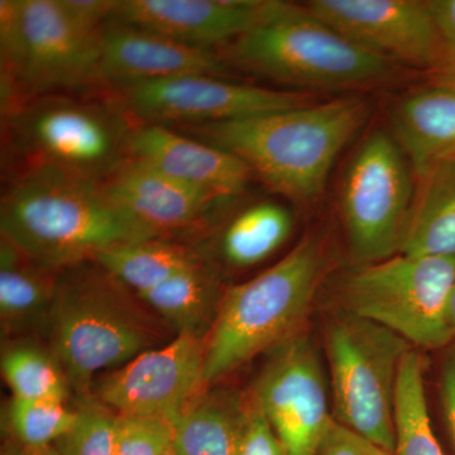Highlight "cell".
<instances>
[{
  "label": "cell",
  "instance_id": "obj_1",
  "mask_svg": "<svg viewBox=\"0 0 455 455\" xmlns=\"http://www.w3.org/2000/svg\"><path fill=\"white\" fill-rule=\"evenodd\" d=\"M0 232L57 271L121 245L163 238L114 202L106 182L52 169L11 175L0 203Z\"/></svg>",
  "mask_w": 455,
  "mask_h": 455
},
{
  "label": "cell",
  "instance_id": "obj_2",
  "mask_svg": "<svg viewBox=\"0 0 455 455\" xmlns=\"http://www.w3.org/2000/svg\"><path fill=\"white\" fill-rule=\"evenodd\" d=\"M368 114L363 99L347 97L176 130L236 156L277 193L309 203L324 190L338 155L363 127Z\"/></svg>",
  "mask_w": 455,
  "mask_h": 455
},
{
  "label": "cell",
  "instance_id": "obj_3",
  "mask_svg": "<svg viewBox=\"0 0 455 455\" xmlns=\"http://www.w3.org/2000/svg\"><path fill=\"white\" fill-rule=\"evenodd\" d=\"M95 260L60 269L46 331L70 387L89 396L97 373L119 368L160 343L139 296Z\"/></svg>",
  "mask_w": 455,
  "mask_h": 455
},
{
  "label": "cell",
  "instance_id": "obj_4",
  "mask_svg": "<svg viewBox=\"0 0 455 455\" xmlns=\"http://www.w3.org/2000/svg\"><path fill=\"white\" fill-rule=\"evenodd\" d=\"M137 124L109 92L41 95L2 119L3 158L11 175L52 169L106 181L130 158Z\"/></svg>",
  "mask_w": 455,
  "mask_h": 455
},
{
  "label": "cell",
  "instance_id": "obj_5",
  "mask_svg": "<svg viewBox=\"0 0 455 455\" xmlns=\"http://www.w3.org/2000/svg\"><path fill=\"white\" fill-rule=\"evenodd\" d=\"M324 266L319 239L307 235L259 276L223 293L205 338V387L300 334Z\"/></svg>",
  "mask_w": 455,
  "mask_h": 455
},
{
  "label": "cell",
  "instance_id": "obj_6",
  "mask_svg": "<svg viewBox=\"0 0 455 455\" xmlns=\"http://www.w3.org/2000/svg\"><path fill=\"white\" fill-rule=\"evenodd\" d=\"M228 65L300 89H352L390 80L394 62L317 20L305 5L271 2L251 31L221 47Z\"/></svg>",
  "mask_w": 455,
  "mask_h": 455
},
{
  "label": "cell",
  "instance_id": "obj_7",
  "mask_svg": "<svg viewBox=\"0 0 455 455\" xmlns=\"http://www.w3.org/2000/svg\"><path fill=\"white\" fill-rule=\"evenodd\" d=\"M325 341L334 420L394 454L398 373L411 346L346 310L331 320Z\"/></svg>",
  "mask_w": 455,
  "mask_h": 455
},
{
  "label": "cell",
  "instance_id": "obj_8",
  "mask_svg": "<svg viewBox=\"0 0 455 455\" xmlns=\"http://www.w3.org/2000/svg\"><path fill=\"white\" fill-rule=\"evenodd\" d=\"M455 259L396 254L362 265L341 287L344 310L394 331L410 346L439 349L455 339L449 305Z\"/></svg>",
  "mask_w": 455,
  "mask_h": 455
},
{
  "label": "cell",
  "instance_id": "obj_9",
  "mask_svg": "<svg viewBox=\"0 0 455 455\" xmlns=\"http://www.w3.org/2000/svg\"><path fill=\"white\" fill-rule=\"evenodd\" d=\"M410 167L397 140L383 131L370 134L347 166L341 218L350 253L361 266L403 251L415 196Z\"/></svg>",
  "mask_w": 455,
  "mask_h": 455
},
{
  "label": "cell",
  "instance_id": "obj_10",
  "mask_svg": "<svg viewBox=\"0 0 455 455\" xmlns=\"http://www.w3.org/2000/svg\"><path fill=\"white\" fill-rule=\"evenodd\" d=\"M139 124L191 127L239 121L311 104L302 92L188 75L109 92Z\"/></svg>",
  "mask_w": 455,
  "mask_h": 455
},
{
  "label": "cell",
  "instance_id": "obj_11",
  "mask_svg": "<svg viewBox=\"0 0 455 455\" xmlns=\"http://www.w3.org/2000/svg\"><path fill=\"white\" fill-rule=\"evenodd\" d=\"M205 339L176 335L94 385V397L118 415L160 419L173 425L202 396Z\"/></svg>",
  "mask_w": 455,
  "mask_h": 455
},
{
  "label": "cell",
  "instance_id": "obj_12",
  "mask_svg": "<svg viewBox=\"0 0 455 455\" xmlns=\"http://www.w3.org/2000/svg\"><path fill=\"white\" fill-rule=\"evenodd\" d=\"M251 396L268 419L286 455H316L333 416L313 341L299 334L272 353Z\"/></svg>",
  "mask_w": 455,
  "mask_h": 455
},
{
  "label": "cell",
  "instance_id": "obj_13",
  "mask_svg": "<svg viewBox=\"0 0 455 455\" xmlns=\"http://www.w3.org/2000/svg\"><path fill=\"white\" fill-rule=\"evenodd\" d=\"M20 88L25 103L41 95L101 92L100 33L74 26L57 0H20Z\"/></svg>",
  "mask_w": 455,
  "mask_h": 455
},
{
  "label": "cell",
  "instance_id": "obj_14",
  "mask_svg": "<svg viewBox=\"0 0 455 455\" xmlns=\"http://www.w3.org/2000/svg\"><path fill=\"white\" fill-rule=\"evenodd\" d=\"M305 8L371 52L394 64L440 68L442 36L430 2L310 0Z\"/></svg>",
  "mask_w": 455,
  "mask_h": 455
},
{
  "label": "cell",
  "instance_id": "obj_15",
  "mask_svg": "<svg viewBox=\"0 0 455 455\" xmlns=\"http://www.w3.org/2000/svg\"><path fill=\"white\" fill-rule=\"evenodd\" d=\"M220 51L188 46L157 33L109 20L100 32L99 84L116 92L188 75H227Z\"/></svg>",
  "mask_w": 455,
  "mask_h": 455
},
{
  "label": "cell",
  "instance_id": "obj_16",
  "mask_svg": "<svg viewBox=\"0 0 455 455\" xmlns=\"http://www.w3.org/2000/svg\"><path fill=\"white\" fill-rule=\"evenodd\" d=\"M272 0H118L110 20L188 46L212 49L251 31Z\"/></svg>",
  "mask_w": 455,
  "mask_h": 455
},
{
  "label": "cell",
  "instance_id": "obj_17",
  "mask_svg": "<svg viewBox=\"0 0 455 455\" xmlns=\"http://www.w3.org/2000/svg\"><path fill=\"white\" fill-rule=\"evenodd\" d=\"M104 182L114 202L163 238L199 229L232 204L134 158Z\"/></svg>",
  "mask_w": 455,
  "mask_h": 455
},
{
  "label": "cell",
  "instance_id": "obj_18",
  "mask_svg": "<svg viewBox=\"0 0 455 455\" xmlns=\"http://www.w3.org/2000/svg\"><path fill=\"white\" fill-rule=\"evenodd\" d=\"M130 158L230 203L254 178L236 156L167 125L137 124L130 140Z\"/></svg>",
  "mask_w": 455,
  "mask_h": 455
},
{
  "label": "cell",
  "instance_id": "obj_19",
  "mask_svg": "<svg viewBox=\"0 0 455 455\" xmlns=\"http://www.w3.org/2000/svg\"><path fill=\"white\" fill-rule=\"evenodd\" d=\"M394 139L411 170L421 176L438 161L455 156V80L414 90L392 110Z\"/></svg>",
  "mask_w": 455,
  "mask_h": 455
},
{
  "label": "cell",
  "instance_id": "obj_20",
  "mask_svg": "<svg viewBox=\"0 0 455 455\" xmlns=\"http://www.w3.org/2000/svg\"><path fill=\"white\" fill-rule=\"evenodd\" d=\"M57 269L36 262L0 239V323L5 334L46 328L55 299Z\"/></svg>",
  "mask_w": 455,
  "mask_h": 455
},
{
  "label": "cell",
  "instance_id": "obj_21",
  "mask_svg": "<svg viewBox=\"0 0 455 455\" xmlns=\"http://www.w3.org/2000/svg\"><path fill=\"white\" fill-rule=\"evenodd\" d=\"M401 254L455 259V156L419 176Z\"/></svg>",
  "mask_w": 455,
  "mask_h": 455
},
{
  "label": "cell",
  "instance_id": "obj_22",
  "mask_svg": "<svg viewBox=\"0 0 455 455\" xmlns=\"http://www.w3.org/2000/svg\"><path fill=\"white\" fill-rule=\"evenodd\" d=\"M137 296L176 334L196 335L205 339L223 295L214 271L203 262Z\"/></svg>",
  "mask_w": 455,
  "mask_h": 455
},
{
  "label": "cell",
  "instance_id": "obj_23",
  "mask_svg": "<svg viewBox=\"0 0 455 455\" xmlns=\"http://www.w3.org/2000/svg\"><path fill=\"white\" fill-rule=\"evenodd\" d=\"M94 260L136 295L205 262L199 250L171 238L121 245L99 254Z\"/></svg>",
  "mask_w": 455,
  "mask_h": 455
},
{
  "label": "cell",
  "instance_id": "obj_24",
  "mask_svg": "<svg viewBox=\"0 0 455 455\" xmlns=\"http://www.w3.org/2000/svg\"><path fill=\"white\" fill-rule=\"evenodd\" d=\"M292 229V212L283 204L274 200L252 204L224 228L220 241L221 259L235 268L253 267L276 253Z\"/></svg>",
  "mask_w": 455,
  "mask_h": 455
},
{
  "label": "cell",
  "instance_id": "obj_25",
  "mask_svg": "<svg viewBox=\"0 0 455 455\" xmlns=\"http://www.w3.org/2000/svg\"><path fill=\"white\" fill-rule=\"evenodd\" d=\"M244 403L224 396H200L173 423L178 455H235Z\"/></svg>",
  "mask_w": 455,
  "mask_h": 455
},
{
  "label": "cell",
  "instance_id": "obj_26",
  "mask_svg": "<svg viewBox=\"0 0 455 455\" xmlns=\"http://www.w3.org/2000/svg\"><path fill=\"white\" fill-rule=\"evenodd\" d=\"M394 455H444L429 415L424 382V361L409 350L398 373L395 403Z\"/></svg>",
  "mask_w": 455,
  "mask_h": 455
},
{
  "label": "cell",
  "instance_id": "obj_27",
  "mask_svg": "<svg viewBox=\"0 0 455 455\" xmlns=\"http://www.w3.org/2000/svg\"><path fill=\"white\" fill-rule=\"evenodd\" d=\"M2 373L12 395L20 400L66 403L70 383L51 350L33 343H13L2 353Z\"/></svg>",
  "mask_w": 455,
  "mask_h": 455
},
{
  "label": "cell",
  "instance_id": "obj_28",
  "mask_svg": "<svg viewBox=\"0 0 455 455\" xmlns=\"http://www.w3.org/2000/svg\"><path fill=\"white\" fill-rule=\"evenodd\" d=\"M76 419L77 410L60 401L12 397L5 410L12 442L26 451L55 445L74 427Z\"/></svg>",
  "mask_w": 455,
  "mask_h": 455
},
{
  "label": "cell",
  "instance_id": "obj_29",
  "mask_svg": "<svg viewBox=\"0 0 455 455\" xmlns=\"http://www.w3.org/2000/svg\"><path fill=\"white\" fill-rule=\"evenodd\" d=\"M74 427L53 447L60 455H114L116 412L97 398L83 397Z\"/></svg>",
  "mask_w": 455,
  "mask_h": 455
},
{
  "label": "cell",
  "instance_id": "obj_30",
  "mask_svg": "<svg viewBox=\"0 0 455 455\" xmlns=\"http://www.w3.org/2000/svg\"><path fill=\"white\" fill-rule=\"evenodd\" d=\"M173 425L160 419L116 415L114 455H164L172 447Z\"/></svg>",
  "mask_w": 455,
  "mask_h": 455
},
{
  "label": "cell",
  "instance_id": "obj_31",
  "mask_svg": "<svg viewBox=\"0 0 455 455\" xmlns=\"http://www.w3.org/2000/svg\"><path fill=\"white\" fill-rule=\"evenodd\" d=\"M235 455H286L283 443L252 396L244 403L243 424Z\"/></svg>",
  "mask_w": 455,
  "mask_h": 455
},
{
  "label": "cell",
  "instance_id": "obj_32",
  "mask_svg": "<svg viewBox=\"0 0 455 455\" xmlns=\"http://www.w3.org/2000/svg\"><path fill=\"white\" fill-rule=\"evenodd\" d=\"M118 0H57L74 26L90 35H99L112 18Z\"/></svg>",
  "mask_w": 455,
  "mask_h": 455
},
{
  "label": "cell",
  "instance_id": "obj_33",
  "mask_svg": "<svg viewBox=\"0 0 455 455\" xmlns=\"http://www.w3.org/2000/svg\"><path fill=\"white\" fill-rule=\"evenodd\" d=\"M316 455H394L335 421L329 424Z\"/></svg>",
  "mask_w": 455,
  "mask_h": 455
},
{
  "label": "cell",
  "instance_id": "obj_34",
  "mask_svg": "<svg viewBox=\"0 0 455 455\" xmlns=\"http://www.w3.org/2000/svg\"><path fill=\"white\" fill-rule=\"evenodd\" d=\"M440 403L445 427L455 451V344L449 349L443 362L440 376Z\"/></svg>",
  "mask_w": 455,
  "mask_h": 455
},
{
  "label": "cell",
  "instance_id": "obj_35",
  "mask_svg": "<svg viewBox=\"0 0 455 455\" xmlns=\"http://www.w3.org/2000/svg\"><path fill=\"white\" fill-rule=\"evenodd\" d=\"M2 455H26V449L9 440L2 449Z\"/></svg>",
  "mask_w": 455,
  "mask_h": 455
},
{
  "label": "cell",
  "instance_id": "obj_36",
  "mask_svg": "<svg viewBox=\"0 0 455 455\" xmlns=\"http://www.w3.org/2000/svg\"><path fill=\"white\" fill-rule=\"evenodd\" d=\"M26 455H60L59 451L53 445L40 449H32V451H26Z\"/></svg>",
  "mask_w": 455,
  "mask_h": 455
},
{
  "label": "cell",
  "instance_id": "obj_37",
  "mask_svg": "<svg viewBox=\"0 0 455 455\" xmlns=\"http://www.w3.org/2000/svg\"><path fill=\"white\" fill-rule=\"evenodd\" d=\"M449 324L455 338V287L451 293V305H449Z\"/></svg>",
  "mask_w": 455,
  "mask_h": 455
},
{
  "label": "cell",
  "instance_id": "obj_38",
  "mask_svg": "<svg viewBox=\"0 0 455 455\" xmlns=\"http://www.w3.org/2000/svg\"><path fill=\"white\" fill-rule=\"evenodd\" d=\"M164 455H178V453H176L175 449H173V447H171L169 451H167L166 453H164Z\"/></svg>",
  "mask_w": 455,
  "mask_h": 455
}]
</instances>
